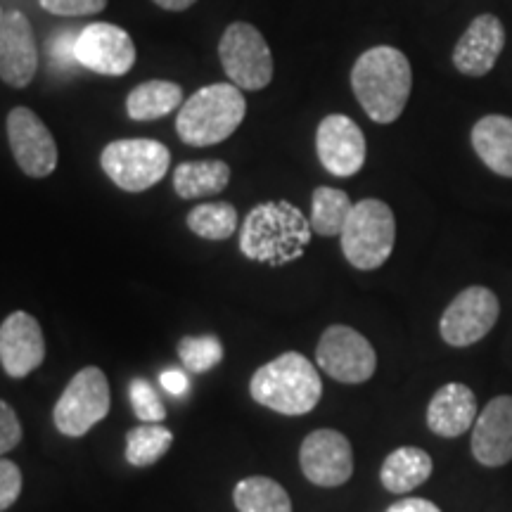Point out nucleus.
Instances as JSON below:
<instances>
[{"label": "nucleus", "instance_id": "dca6fc26", "mask_svg": "<svg viewBox=\"0 0 512 512\" xmlns=\"http://www.w3.org/2000/svg\"><path fill=\"white\" fill-rule=\"evenodd\" d=\"M38 69L34 27L19 10L5 12L0 22V81L10 88H27Z\"/></svg>", "mask_w": 512, "mask_h": 512}, {"label": "nucleus", "instance_id": "393cba45", "mask_svg": "<svg viewBox=\"0 0 512 512\" xmlns=\"http://www.w3.org/2000/svg\"><path fill=\"white\" fill-rule=\"evenodd\" d=\"M351 209H354V204H351L347 192L328 188V185H320V188L313 190V197H311L313 233L323 235V238L342 235V228L349 219Z\"/></svg>", "mask_w": 512, "mask_h": 512}, {"label": "nucleus", "instance_id": "c9c22d12", "mask_svg": "<svg viewBox=\"0 0 512 512\" xmlns=\"http://www.w3.org/2000/svg\"><path fill=\"white\" fill-rule=\"evenodd\" d=\"M152 3L159 5V8L164 10H171V12H183L192 8V5L197 3V0H152Z\"/></svg>", "mask_w": 512, "mask_h": 512}, {"label": "nucleus", "instance_id": "473e14b6", "mask_svg": "<svg viewBox=\"0 0 512 512\" xmlns=\"http://www.w3.org/2000/svg\"><path fill=\"white\" fill-rule=\"evenodd\" d=\"M19 441H22V422H19L15 408L0 399V458L17 448Z\"/></svg>", "mask_w": 512, "mask_h": 512}, {"label": "nucleus", "instance_id": "f257e3e1", "mask_svg": "<svg viewBox=\"0 0 512 512\" xmlns=\"http://www.w3.org/2000/svg\"><path fill=\"white\" fill-rule=\"evenodd\" d=\"M351 88L375 124H394L411 98V62L392 46L370 48L351 69Z\"/></svg>", "mask_w": 512, "mask_h": 512}, {"label": "nucleus", "instance_id": "cd10ccee", "mask_svg": "<svg viewBox=\"0 0 512 512\" xmlns=\"http://www.w3.org/2000/svg\"><path fill=\"white\" fill-rule=\"evenodd\" d=\"M178 356L188 373L202 375L209 373L223 361V344L219 337L202 335V337H183L178 342Z\"/></svg>", "mask_w": 512, "mask_h": 512}, {"label": "nucleus", "instance_id": "72a5a7b5", "mask_svg": "<svg viewBox=\"0 0 512 512\" xmlns=\"http://www.w3.org/2000/svg\"><path fill=\"white\" fill-rule=\"evenodd\" d=\"M159 380H162V387L166 389V392L174 394V396H183L185 392H188V387H190L188 375H185L183 370H176V368L164 370V373L159 375Z\"/></svg>", "mask_w": 512, "mask_h": 512}, {"label": "nucleus", "instance_id": "f8f14e48", "mask_svg": "<svg viewBox=\"0 0 512 512\" xmlns=\"http://www.w3.org/2000/svg\"><path fill=\"white\" fill-rule=\"evenodd\" d=\"M299 465L311 484L335 489L354 475V448L342 432L316 430L302 441Z\"/></svg>", "mask_w": 512, "mask_h": 512}, {"label": "nucleus", "instance_id": "2f4dec72", "mask_svg": "<svg viewBox=\"0 0 512 512\" xmlns=\"http://www.w3.org/2000/svg\"><path fill=\"white\" fill-rule=\"evenodd\" d=\"M41 8L50 15L60 17H86L98 15L107 8V0H38Z\"/></svg>", "mask_w": 512, "mask_h": 512}, {"label": "nucleus", "instance_id": "6e6552de", "mask_svg": "<svg viewBox=\"0 0 512 512\" xmlns=\"http://www.w3.org/2000/svg\"><path fill=\"white\" fill-rule=\"evenodd\" d=\"M219 57L230 83L240 91H261L273 79L271 48L252 24H230L221 36Z\"/></svg>", "mask_w": 512, "mask_h": 512}, {"label": "nucleus", "instance_id": "4be33fe9", "mask_svg": "<svg viewBox=\"0 0 512 512\" xmlns=\"http://www.w3.org/2000/svg\"><path fill=\"white\" fill-rule=\"evenodd\" d=\"M183 105V88L174 81L152 79L133 88L126 98V114L133 121H155Z\"/></svg>", "mask_w": 512, "mask_h": 512}, {"label": "nucleus", "instance_id": "aec40b11", "mask_svg": "<svg viewBox=\"0 0 512 512\" xmlns=\"http://www.w3.org/2000/svg\"><path fill=\"white\" fill-rule=\"evenodd\" d=\"M472 147L486 169L512 178V119L503 114L482 117L472 128Z\"/></svg>", "mask_w": 512, "mask_h": 512}, {"label": "nucleus", "instance_id": "a211bd4d", "mask_svg": "<svg viewBox=\"0 0 512 512\" xmlns=\"http://www.w3.org/2000/svg\"><path fill=\"white\" fill-rule=\"evenodd\" d=\"M505 48V27L494 15H479L453 50V67L465 76H484L496 67Z\"/></svg>", "mask_w": 512, "mask_h": 512}, {"label": "nucleus", "instance_id": "5701e85b", "mask_svg": "<svg viewBox=\"0 0 512 512\" xmlns=\"http://www.w3.org/2000/svg\"><path fill=\"white\" fill-rule=\"evenodd\" d=\"M230 183V166L221 159H202V162H183L174 171V190L183 200L219 195Z\"/></svg>", "mask_w": 512, "mask_h": 512}, {"label": "nucleus", "instance_id": "39448f33", "mask_svg": "<svg viewBox=\"0 0 512 512\" xmlns=\"http://www.w3.org/2000/svg\"><path fill=\"white\" fill-rule=\"evenodd\" d=\"M342 252L358 271H375L394 252L396 219L394 211L382 200H361L354 204L344 223Z\"/></svg>", "mask_w": 512, "mask_h": 512}, {"label": "nucleus", "instance_id": "f3484780", "mask_svg": "<svg viewBox=\"0 0 512 512\" xmlns=\"http://www.w3.org/2000/svg\"><path fill=\"white\" fill-rule=\"evenodd\" d=\"M472 456L484 467H503L512 460V396L486 403L472 427Z\"/></svg>", "mask_w": 512, "mask_h": 512}, {"label": "nucleus", "instance_id": "9b49d317", "mask_svg": "<svg viewBox=\"0 0 512 512\" xmlns=\"http://www.w3.org/2000/svg\"><path fill=\"white\" fill-rule=\"evenodd\" d=\"M8 140L12 157L29 178H46L57 169L53 133L29 107H15L8 114Z\"/></svg>", "mask_w": 512, "mask_h": 512}, {"label": "nucleus", "instance_id": "ddd939ff", "mask_svg": "<svg viewBox=\"0 0 512 512\" xmlns=\"http://www.w3.org/2000/svg\"><path fill=\"white\" fill-rule=\"evenodd\" d=\"M76 60L95 74L124 76L136 64V46L128 31L107 22H95L79 31Z\"/></svg>", "mask_w": 512, "mask_h": 512}, {"label": "nucleus", "instance_id": "a878e982", "mask_svg": "<svg viewBox=\"0 0 512 512\" xmlns=\"http://www.w3.org/2000/svg\"><path fill=\"white\" fill-rule=\"evenodd\" d=\"M174 444V432L159 422H143L126 434V463L133 467H150L162 460Z\"/></svg>", "mask_w": 512, "mask_h": 512}, {"label": "nucleus", "instance_id": "412c9836", "mask_svg": "<svg viewBox=\"0 0 512 512\" xmlns=\"http://www.w3.org/2000/svg\"><path fill=\"white\" fill-rule=\"evenodd\" d=\"M434 463L430 453L418 446H401L384 458L380 482L389 494H408L430 479Z\"/></svg>", "mask_w": 512, "mask_h": 512}, {"label": "nucleus", "instance_id": "7ed1b4c3", "mask_svg": "<svg viewBox=\"0 0 512 512\" xmlns=\"http://www.w3.org/2000/svg\"><path fill=\"white\" fill-rule=\"evenodd\" d=\"M249 394L259 406L280 415H306L323 396V380L309 358L287 351L256 370L249 382Z\"/></svg>", "mask_w": 512, "mask_h": 512}, {"label": "nucleus", "instance_id": "7c9ffc66", "mask_svg": "<svg viewBox=\"0 0 512 512\" xmlns=\"http://www.w3.org/2000/svg\"><path fill=\"white\" fill-rule=\"evenodd\" d=\"M22 470L8 458H0V512H5L17 503L22 494Z\"/></svg>", "mask_w": 512, "mask_h": 512}, {"label": "nucleus", "instance_id": "c85d7f7f", "mask_svg": "<svg viewBox=\"0 0 512 512\" xmlns=\"http://www.w3.org/2000/svg\"><path fill=\"white\" fill-rule=\"evenodd\" d=\"M128 399H131L133 413H136L138 420L143 422H162L166 418L164 403L159 401V396L147 380H131L128 384Z\"/></svg>", "mask_w": 512, "mask_h": 512}, {"label": "nucleus", "instance_id": "6ab92c4d", "mask_svg": "<svg viewBox=\"0 0 512 512\" xmlns=\"http://www.w3.org/2000/svg\"><path fill=\"white\" fill-rule=\"evenodd\" d=\"M477 420V396L467 384L448 382L430 399L427 427L444 439H456L472 430Z\"/></svg>", "mask_w": 512, "mask_h": 512}, {"label": "nucleus", "instance_id": "2eb2a0df", "mask_svg": "<svg viewBox=\"0 0 512 512\" xmlns=\"http://www.w3.org/2000/svg\"><path fill=\"white\" fill-rule=\"evenodd\" d=\"M46 361V337L38 320L27 311H15L0 325V366L12 380H22Z\"/></svg>", "mask_w": 512, "mask_h": 512}, {"label": "nucleus", "instance_id": "bb28decb", "mask_svg": "<svg viewBox=\"0 0 512 512\" xmlns=\"http://www.w3.org/2000/svg\"><path fill=\"white\" fill-rule=\"evenodd\" d=\"M188 228L197 238L204 240H228L238 230V211L230 202L200 204L188 214Z\"/></svg>", "mask_w": 512, "mask_h": 512}, {"label": "nucleus", "instance_id": "1a4fd4ad", "mask_svg": "<svg viewBox=\"0 0 512 512\" xmlns=\"http://www.w3.org/2000/svg\"><path fill=\"white\" fill-rule=\"evenodd\" d=\"M316 363L332 380L344 384H363L375 375L377 354L373 344L349 325H330L320 335Z\"/></svg>", "mask_w": 512, "mask_h": 512}, {"label": "nucleus", "instance_id": "f704fd0d", "mask_svg": "<svg viewBox=\"0 0 512 512\" xmlns=\"http://www.w3.org/2000/svg\"><path fill=\"white\" fill-rule=\"evenodd\" d=\"M387 512H441L439 505H434L427 498H401L394 505H389Z\"/></svg>", "mask_w": 512, "mask_h": 512}, {"label": "nucleus", "instance_id": "9d476101", "mask_svg": "<svg viewBox=\"0 0 512 512\" xmlns=\"http://www.w3.org/2000/svg\"><path fill=\"white\" fill-rule=\"evenodd\" d=\"M501 316V302L489 287L472 285L446 306L444 316L439 320L441 339L448 347H472L494 330L496 320Z\"/></svg>", "mask_w": 512, "mask_h": 512}, {"label": "nucleus", "instance_id": "c756f323", "mask_svg": "<svg viewBox=\"0 0 512 512\" xmlns=\"http://www.w3.org/2000/svg\"><path fill=\"white\" fill-rule=\"evenodd\" d=\"M76 38H79V31L74 29H60L53 38H48V64H53L57 72H72L74 64H79L76 60Z\"/></svg>", "mask_w": 512, "mask_h": 512}, {"label": "nucleus", "instance_id": "f03ea898", "mask_svg": "<svg viewBox=\"0 0 512 512\" xmlns=\"http://www.w3.org/2000/svg\"><path fill=\"white\" fill-rule=\"evenodd\" d=\"M311 221L294 204H256L242 221L240 252L268 266H285L302 259L311 242Z\"/></svg>", "mask_w": 512, "mask_h": 512}, {"label": "nucleus", "instance_id": "20e7f679", "mask_svg": "<svg viewBox=\"0 0 512 512\" xmlns=\"http://www.w3.org/2000/svg\"><path fill=\"white\" fill-rule=\"evenodd\" d=\"M245 114V95L233 83L200 88L181 105L176 117L178 138L192 147L219 145L238 131Z\"/></svg>", "mask_w": 512, "mask_h": 512}, {"label": "nucleus", "instance_id": "4468645a", "mask_svg": "<svg viewBox=\"0 0 512 512\" xmlns=\"http://www.w3.org/2000/svg\"><path fill=\"white\" fill-rule=\"evenodd\" d=\"M316 150L320 164L332 176L349 178L366 164V136L354 119L344 114H328L318 124Z\"/></svg>", "mask_w": 512, "mask_h": 512}, {"label": "nucleus", "instance_id": "0eeeda50", "mask_svg": "<svg viewBox=\"0 0 512 512\" xmlns=\"http://www.w3.org/2000/svg\"><path fill=\"white\" fill-rule=\"evenodd\" d=\"M110 384L100 368L88 366L69 380L53 408V422L64 437L79 439L110 413Z\"/></svg>", "mask_w": 512, "mask_h": 512}, {"label": "nucleus", "instance_id": "423d86ee", "mask_svg": "<svg viewBox=\"0 0 512 512\" xmlns=\"http://www.w3.org/2000/svg\"><path fill=\"white\" fill-rule=\"evenodd\" d=\"M100 164L117 188L145 192L166 176L171 166V152L159 140L150 138L114 140L102 150Z\"/></svg>", "mask_w": 512, "mask_h": 512}, {"label": "nucleus", "instance_id": "e433bc0d", "mask_svg": "<svg viewBox=\"0 0 512 512\" xmlns=\"http://www.w3.org/2000/svg\"><path fill=\"white\" fill-rule=\"evenodd\" d=\"M3 17H5V12H3V8H0V22H3Z\"/></svg>", "mask_w": 512, "mask_h": 512}, {"label": "nucleus", "instance_id": "b1692460", "mask_svg": "<svg viewBox=\"0 0 512 512\" xmlns=\"http://www.w3.org/2000/svg\"><path fill=\"white\" fill-rule=\"evenodd\" d=\"M238 512H292L290 494L271 477H247L233 491Z\"/></svg>", "mask_w": 512, "mask_h": 512}]
</instances>
